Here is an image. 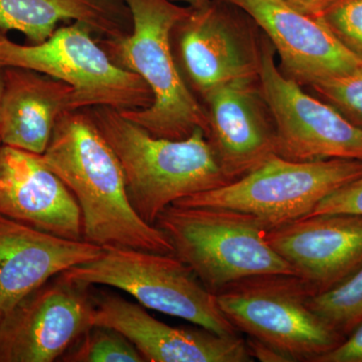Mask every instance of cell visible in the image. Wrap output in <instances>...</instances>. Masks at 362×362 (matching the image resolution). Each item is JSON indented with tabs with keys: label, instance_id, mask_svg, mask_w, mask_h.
<instances>
[{
	"label": "cell",
	"instance_id": "6da1fadb",
	"mask_svg": "<svg viewBox=\"0 0 362 362\" xmlns=\"http://www.w3.org/2000/svg\"><path fill=\"white\" fill-rule=\"evenodd\" d=\"M40 157L77 201L86 242L103 249L173 254L165 233L131 206L120 162L86 109L59 117Z\"/></svg>",
	"mask_w": 362,
	"mask_h": 362
},
{
	"label": "cell",
	"instance_id": "7a4b0ae2",
	"mask_svg": "<svg viewBox=\"0 0 362 362\" xmlns=\"http://www.w3.org/2000/svg\"><path fill=\"white\" fill-rule=\"evenodd\" d=\"M86 110L120 162L131 206L149 225L176 202L230 183L202 128L165 139L111 107Z\"/></svg>",
	"mask_w": 362,
	"mask_h": 362
},
{
	"label": "cell",
	"instance_id": "3957f363",
	"mask_svg": "<svg viewBox=\"0 0 362 362\" xmlns=\"http://www.w3.org/2000/svg\"><path fill=\"white\" fill-rule=\"evenodd\" d=\"M124 1L132 32L122 39L97 40L114 64L143 78L153 102L149 108L121 113L156 137L185 139L197 128L206 134V109L183 80L173 52V30L188 6L173 0Z\"/></svg>",
	"mask_w": 362,
	"mask_h": 362
},
{
	"label": "cell",
	"instance_id": "277c9868",
	"mask_svg": "<svg viewBox=\"0 0 362 362\" xmlns=\"http://www.w3.org/2000/svg\"><path fill=\"white\" fill-rule=\"evenodd\" d=\"M156 226L168 238L173 254L214 294L252 276L296 275L267 242L269 228L252 214L173 204L159 214Z\"/></svg>",
	"mask_w": 362,
	"mask_h": 362
},
{
	"label": "cell",
	"instance_id": "5b68a950",
	"mask_svg": "<svg viewBox=\"0 0 362 362\" xmlns=\"http://www.w3.org/2000/svg\"><path fill=\"white\" fill-rule=\"evenodd\" d=\"M62 275L86 287L116 288L146 309L183 319L216 334L239 335L221 310L216 294L175 254L104 249L98 258L69 269Z\"/></svg>",
	"mask_w": 362,
	"mask_h": 362
},
{
	"label": "cell",
	"instance_id": "8992f818",
	"mask_svg": "<svg viewBox=\"0 0 362 362\" xmlns=\"http://www.w3.org/2000/svg\"><path fill=\"white\" fill-rule=\"evenodd\" d=\"M310 287L296 275L252 276L216 293L221 310L239 332L268 343L292 361L315 362L345 339L308 304Z\"/></svg>",
	"mask_w": 362,
	"mask_h": 362
},
{
	"label": "cell",
	"instance_id": "52a82bcc",
	"mask_svg": "<svg viewBox=\"0 0 362 362\" xmlns=\"http://www.w3.org/2000/svg\"><path fill=\"white\" fill-rule=\"evenodd\" d=\"M0 68L28 69L66 83L75 90L80 110H143L153 102L143 78L114 64L92 30L76 21L40 44H18L0 30Z\"/></svg>",
	"mask_w": 362,
	"mask_h": 362
},
{
	"label": "cell",
	"instance_id": "ba28073f",
	"mask_svg": "<svg viewBox=\"0 0 362 362\" xmlns=\"http://www.w3.org/2000/svg\"><path fill=\"white\" fill-rule=\"evenodd\" d=\"M361 175V160L296 162L275 156L240 180L175 204L243 211L271 230L306 218L325 197Z\"/></svg>",
	"mask_w": 362,
	"mask_h": 362
},
{
	"label": "cell",
	"instance_id": "9c48e42d",
	"mask_svg": "<svg viewBox=\"0 0 362 362\" xmlns=\"http://www.w3.org/2000/svg\"><path fill=\"white\" fill-rule=\"evenodd\" d=\"M263 33L226 0L188 6L173 30V52L183 80L199 101L228 81L258 77Z\"/></svg>",
	"mask_w": 362,
	"mask_h": 362
},
{
	"label": "cell",
	"instance_id": "30bf717a",
	"mask_svg": "<svg viewBox=\"0 0 362 362\" xmlns=\"http://www.w3.org/2000/svg\"><path fill=\"white\" fill-rule=\"evenodd\" d=\"M259 81L275 121L278 156L296 162L362 161V128L285 76L265 35Z\"/></svg>",
	"mask_w": 362,
	"mask_h": 362
},
{
	"label": "cell",
	"instance_id": "8fae6325",
	"mask_svg": "<svg viewBox=\"0 0 362 362\" xmlns=\"http://www.w3.org/2000/svg\"><path fill=\"white\" fill-rule=\"evenodd\" d=\"M45 283L0 322V362H52L92 327L93 298L63 275Z\"/></svg>",
	"mask_w": 362,
	"mask_h": 362
},
{
	"label": "cell",
	"instance_id": "7c38bea8",
	"mask_svg": "<svg viewBox=\"0 0 362 362\" xmlns=\"http://www.w3.org/2000/svg\"><path fill=\"white\" fill-rule=\"evenodd\" d=\"M206 138L223 175L240 180L277 156V130L258 77L235 78L202 98Z\"/></svg>",
	"mask_w": 362,
	"mask_h": 362
},
{
	"label": "cell",
	"instance_id": "4fadbf2b",
	"mask_svg": "<svg viewBox=\"0 0 362 362\" xmlns=\"http://www.w3.org/2000/svg\"><path fill=\"white\" fill-rule=\"evenodd\" d=\"M246 13L270 40L279 68L302 87L362 66L320 18L307 16L280 0H226Z\"/></svg>",
	"mask_w": 362,
	"mask_h": 362
},
{
	"label": "cell",
	"instance_id": "5bb4252c",
	"mask_svg": "<svg viewBox=\"0 0 362 362\" xmlns=\"http://www.w3.org/2000/svg\"><path fill=\"white\" fill-rule=\"evenodd\" d=\"M93 298L92 326L118 331L148 362H250L246 340L213 331L173 327L120 296Z\"/></svg>",
	"mask_w": 362,
	"mask_h": 362
},
{
	"label": "cell",
	"instance_id": "9a60e30c",
	"mask_svg": "<svg viewBox=\"0 0 362 362\" xmlns=\"http://www.w3.org/2000/svg\"><path fill=\"white\" fill-rule=\"evenodd\" d=\"M266 240L308 284L328 291L362 266V216L324 214L267 230Z\"/></svg>",
	"mask_w": 362,
	"mask_h": 362
},
{
	"label": "cell",
	"instance_id": "2e32d148",
	"mask_svg": "<svg viewBox=\"0 0 362 362\" xmlns=\"http://www.w3.org/2000/svg\"><path fill=\"white\" fill-rule=\"evenodd\" d=\"M0 214L42 232L83 239V218L73 194L39 154L0 145Z\"/></svg>",
	"mask_w": 362,
	"mask_h": 362
},
{
	"label": "cell",
	"instance_id": "e0dca14e",
	"mask_svg": "<svg viewBox=\"0 0 362 362\" xmlns=\"http://www.w3.org/2000/svg\"><path fill=\"white\" fill-rule=\"evenodd\" d=\"M103 247L64 239L0 214V322L52 279L88 263Z\"/></svg>",
	"mask_w": 362,
	"mask_h": 362
},
{
	"label": "cell",
	"instance_id": "ac0fdd59",
	"mask_svg": "<svg viewBox=\"0 0 362 362\" xmlns=\"http://www.w3.org/2000/svg\"><path fill=\"white\" fill-rule=\"evenodd\" d=\"M0 141L42 156L59 117L80 110L75 90L65 82L21 68H4Z\"/></svg>",
	"mask_w": 362,
	"mask_h": 362
},
{
	"label": "cell",
	"instance_id": "d6986e66",
	"mask_svg": "<svg viewBox=\"0 0 362 362\" xmlns=\"http://www.w3.org/2000/svg\"><path fill=\"white\" fill-rule=\"evenodd\" d=\"M68 21L83 23L97 39L119 40L132 32L124 0H0V30L23 33L30 44L45 42Z\"/></svg>",
	"mask_w": 362,
	"mask_h": 362
},
{
	"label": "cell",
	"instance_id": "ffe728a7",
	"mask_svg": "<svg viewBox=\"0 0 362 362\" xmlns=\"http://www.w3.org/2000/svg\"><path fill=\"white\" fill-rule=\"evenodd\" d=\"M309 306L342 337L362 322V266L328 291L309 298Z\"/></svg>",
	"mask_w": 362,
	"mask_h": 362
},
{
	"label": "cell",
	"instance_id": "44dd1931",
	"mask_svg": "<svg viewBox=\"0 0 362 362\" xmlns=\"http://www.w3.org/2000/svg\"><path fill=\"white\" fill-rule=\"evenodd\" d=\"M69 350L66 361L71 362H143L134 345L118 331L92 326L84 337Z\"/></svg>",
	"mask_w": 362,
	"mask_h": 362
},
{
	"label": "cell",
	"instance_id": "7402d4cb",
	"mask_svg": "<svg viewBox=\"0 0 362 362\" xmlns=\"http://www.w3.org/2000/svg\"><path fill=\"white\" fill-rule=\"evenodd\" d=\"M319 18L340 44L362 62V0H327Z\"/></svg>",
	"mask_w": 362,
	"mask_h": 362
},
{
	"label": "cell",
	"instance_id": "603a6c76",
	"mask_svg": "<svg viewBox=\"0 0 362 362\" xmlns=\"http://www.w3.org/2000/svg\"><path fill=\"white\" fill-rule=\"evenodd\" d=\"M309 88L317 97L337 108L350 122L362 128V66Z\"/></svg>",
	"mask_w": 362,
	"mask_h": 362
},
{
	"label": "cell",
	"instance_id": "cb8c5ba5",
	"mask_svg": "<svg viewBox=\"0 0 362 362\" xmlns=\"http://www.w3.org/2000/svg\"><path fill=\"white\" fill-rule=\"evenodd\" d=\"M324 214L362 216V175L325 197L308 216Z\"/></svg>",
	"mask_w": 362,
	"mask_h": 362
},
{
	"label": "cell",
	"instance_id": "d4e9b609",
	"mask_svg": "<svg viewBox=\"0 0 362 362\" xmlns=\"http://www.w3.org/2000/svg\"><path fill=\"white\" fill-rule=\"evenodd\" d=\"M315 362H362V322L331 351Z\"/></svg>",
	"mask_w": 362,
	"mask_h": 362
},
{
	"label": "cell",
	"instance_id": "484cf974",
	"mask_svg": "<svg viewBox=\"0 0 362 362\" xmlns=\"http://www.w3.org/2000/svg\"><path fill=\"white\" fill-rule=\"evenodd\" d=\"M247 351L252 361L261 362H293L287 354L259 340L254 339L250 337L246 340Z\"/></svg>",
	"mask_w": 362,
	"mask_h": 362
},
{
	"label": "cell",
	"instance_id": "4316f807",
	"mask_svg": "<svg viewBox=\"0 0 362 362\" xmlns=\"http://www.w3.org/2000/svg\"><path fill=\"white\" fill-rule=\"evenodd\" d=\"M280 1L300 13L319 18L327 0H280Z\"/></svg>",
	"mask_w": 362,
	"mask_h": 362
},
{
	"label": "cell",
	"instance_id": "83f0119b",
	"mask_svg": "<svg viewBox=\"0 0 362 362\" xmlns=\"http://www.w3.org/2000/svg\"><path fill=\"white\" fill-rule=\"evenodd\" d=\"M173 1L176 2V4H185L187 6L201 7L206 6L211 0H173Z\"/></svg>",
	"mask_w": 362,
	"mask_h": 362
},
{
	"label": "cell",
	"instance_id": "f1b7e54d",
	"mask_svg": "<svg viewBox=\"0 0 362 362\" xmlns=\"http://www.w3.org/2000/svg\"><path fill=\"white\" fill-rule=\"evenodd\" d=\"M4 69L0 68V105H1L2 93H4Z\"/></svg>",
	"mask_w": 362,
	"mask_h": 362
},
{
	"label": "cell",
	"instance_id": "f546056e",
	"mask_svg": "<svg viewBox=\"0 0 362 362\" xmlns=\"http://www.w3.org/2000/svg\"><path fill=\"white\" fill-rule=\"evenodd\" d=\"M0 145H1V141H0Z\"/></svg>",
	"mask_w": 362,
	"mask_h": 362
}]
</instances>
